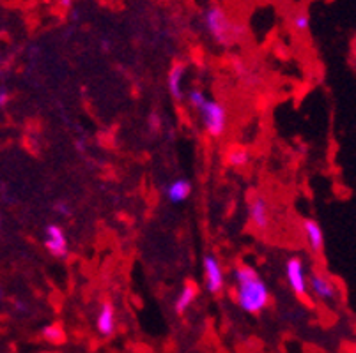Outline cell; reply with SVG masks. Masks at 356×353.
<instances>
[{"label": "cell", "mask_w": 356, "mask_h": 353, "mask_svg": "<svg viewBox=\"0 0 356 353\" xmlns=\"http://www.w3.org/2000/svg\"><path fill=\"white\" fill-rule=\"evenodd\" d=\"M291 27L294 28V32L298 34H303V32L309 31L310 27V16L305 11H300L291 18Z\"/></svg>", "instance_id": "2e32d148"}, {"label": "cell", "mask_w": 356, "mask_h": 353, "mask_svg": "<svg viewBox=\"0 0 356 353\" xmlns=\"http://www.w3.org/2000/svg\"><path fill=\"white\" fill-rule=\"evenodd\" d=\"M184 74H186V64L184 62H176L172 66V69L168 71V76H167L168 92H170V96H172L174 99H177V101L183 99Z\"/></svg>", "instance_id": "8fae6325"}, {"label": "cell", "mask_w": 356, "mask_h": 353, "mask_svg": "<svg viewBox=\"0 0 356 353\" xmlns=\"http://www.w3.org/2000/svg\"><path fill=\"white\" fill-rule=\"evenodd\" d=\"M41 334H43V338L47 339L48 343H54V345H59V343L66 341L64 329L59 325V323H51V325H47Z\"/></svg>", "instance_id": "9a60e30c"}, {"label": "cell", "mask_w": 356, "mask_h": 353, "mask_svg": "<svg viewBox=\"0 0 356 353\" xmlns=\"http://www.w3.org/2000/svg\"><path fill=\"white\" fill-rule=\"evenodd\" d=\"M302 230L310 251L321 252L323 248H325V232H323V226L316 219H305L302 225Z\"/></svg>", "instance_id": "30bf717a"}, {"label": "cell", "mask_w": 356, "mask_h": 353, "mask_svg": "<svg viewBox=\"0 0 356 353\" xmlns=\"http://www.w3.org/2000/svg\"><path fill=\"white\" fill-rule=\"evenodd\" d=\"M206 101H208V97H206V94H204L202 90H192V92L188 94V103L192 108L200 110V106Z\"/></svg>", "instance_id": "e0dca14e"}, {"label": "cell", "mask_w": 356, "mask_h": 353, "mask_svg": "<svg viewBox=\"0 0 356 353\" xmlns=\"http://www.w3.org/2000/svg\"><path fill=\"white\" fill-rule=\"evenodd\" d=\"M147 126H149V129H151V131H153V132L160 131V129H161V117H160V113H158V112L151 113V115H149Z\"/></svg>", "instance_id": "d6986e66"}, {"label": "cell", "mask_w": 356, "mask_h": 353, "mask_svg": "<svg viewBox=\"0 0 356 353\" xmlns=\"http://www.w3.org/2000/svg\"><path fill=\"white\" fill-rule=\"evenodd\" d=\"M54 210H55V214L64 216V218H71V216H73V210H71L70 203H66V202H57L54 205Z\"/></svg>", "instance_id": "ac0fdd59"}, {"label": "cell", "mask_w": 356, "mask_h": 353, "mask_svg": "<svg viewBox=\"0 0 356 353\" xmlns=\"http://www.w3.org/2000/svg\"><path fill=\"white\" fill-rule=\"evenodd\" d=\"M0 223H2V216H0Z\"/></svg>", "instance_id": "7402d4cb"}, {"label": "cell", "mask_w": 356, "mask_h": 353, "mask_svg": "<svg viewBox=\"0 0 356 353\" xmlns=\"http://www.w3.org/2000/svg\"><path fill=\"white\" fill-rule=\"evenodd\" d=\"M236 304L248 315H259L271 302L270 288L254 267L239 264L234 270Z\"/></svg>", "instance_id": "6da1fadb"}, {"label": "cell", "mask_w": 356, "mask_h": 353, "mask_svg": "<svg viewBox=\"0 0 356 353\" xmlns=\"http://www.w3.org/2000/svg\"><path fill=\"white\" fill-rule=\"evenodd\" d=\"M248 218H250V223L257 230H268L270 226V207H268L266 198L262 196H255L254 200L248 205Z\"/></svg>", "instance_id": "9c48e42d"}, {"label": "cell", "mask_w": 356, "mask_h": 353, "mask_svg": "<svg viewBox=\"0 0 356 353\" xmlns=\"http://www.w3.org/2000/svg\"><path fill=\"white\" fill-rule=\"evenodd\" d=\"M59 4L63 9H71V6H73V0H59Z\"/></svg>", "instance_id": "44dd1931"}, {"label": "cell", "mask_w": 356, "mask_h": 353, "mask_svg": "<svg viewBox=\"0 0 356 353\" xmlns=\"http://www.w3.org/2000/svg\"><path fill=\"white\" fill-rule=\"evenodd\" d=\"M96 330L102 338H112L118 330V315H115V307L110 300H105L102 304L96 316Z\"/></svg>", "instance_id": "ba28073f"}, {"label": "cell", "mask_w": 356, "mask_h": 353, "mask_svg": "<svg viewBox=\"0 0 356 353\" xmlns=\"http://www.w3.org/2000/svg\"><path fill=\"white\" fill-rule=\"evenodd\" d=\"M165 194H167L168 202L181 203L184 200H188V196L192 194V184L186 179H177L168 184L167 189H165Z\"/></svg>", "instance_id": "4fadbf2b"}, {"label": "cell", "mask_w": 356, "mask_h": 353, "mask_svg": "<svg viewBox=\"0 0 356 353\" xmlns=\"http://www.w3.org/2000/svg\"><path fill=\"white\" fill-rule=\"evenodd\" d=\"M200 119H202V124L206 132H208L211 138H222L227 131V110L223 106V103L213 101V99H208L200 106Z\"/></svg>", "instance_id": "3957f363"}, {"label": "cell", "mask_w": 356, "mask_h": 353, "mask_svg": "<svg viewBox=\"0 0 356 353\" xmlns=\"http://www.w3.org/2000/svg\"><path fill=\"white\" fill-rule=\"evenodd\" d=\"M197 295H199V288H197L195 283L184 284L183 290L179 291V295L174 300V311H176V315H184V313L193 306Z\"/></svg>", "instance_id": "7c38bea8"}, {"label": "cell", "mask_w": 356, "mask_h": 353, "mask_svg": "<svg viewBox=\"0 0 356 353\" xmlns=\"http://www.w3.org/2000/svg\"><path fill=\"white\" fill-rule=\"evenodd\" d=\"M9 103V92L6 89H0V108H4Z\"/></svg>", "instance_id": "ffe728a7"}, {"label": "cell", "mask_w": 356, "mask_h": 353, "mask_svg": "<svg viewBox=\"0 0 356 353\" xmlns=\"http://www.w3.org/2000/svg\"><path fill=\"white\" fill-rule=\"evenodd\" d=\"M204 25L208 28L213 41L218 44L232 43L243 32V28L238 24H234L225 12V9L220 8V6H211L208 11L204 12Z\"/></svg>", "instance_id": "7a4b0ae2"}, {"label": "cell", "mask_w": 356, "mask_h": 353, "mask_svg": "<svg viewBox=\"0 0 356 353\" xmlns=\"http://www.w3.org/2000/svg\"><path fill=\"white\" fill-rule=\"evenodd\" d=\"M286 276L291 290H293L298 297L305 299V297L309 295V286H307V277L309 276H307L305 265H303V261L300 260V258L293 257L287 260Z\"/></svg>", "instance_id": "5b68a950"}, {"label": "cell", "mask_w": 356, "mask_h": 353, "mask_svg": "<svg viewBox=\"0 0 356 353\" xmlns=\"http://www.w3.org/2000/svg\"><path fill=\"white\" fill-rule=\"evenodd\" d=\"M44 248L48 249L51 257L66 258L70 252V244H67L66 232L59 225H48L44 228Z\"/></svg>", "instance_id": "52a82bcc"}, {"label": "cell", "mask_w": 356, "mask_h": 353, "mask_svg": "<svg viewBox=\"0 0 356 353\" xmlns=\"http://www.w3.org/2000/svg\"><path fill=\"white\" fill-rule=\"evenodd\" d=\"M307 286L309 291L312 293L316 299H319L321 302H335L337 299V286L333 284L332 279L321 274V272H312L309 277H307Z\"/></svg>", "instance_id": "8992f818"}, {"label": "cell", "mask_w": 356, "mask_h": 353, "mask_svg": "<svg viewBox=\"0 0 356 353\" xmlns=\"http://www.w3.org/2000/svg\"><path fill=\"white\" fill-rule=\"evenodd\" d=\"M225 160H227L229 166L245 168L250 163V150L243 145H231L227 154H225Z\"/></svg>", "instance_id": "5bb4252c"}, {"label": "cell", "mask_w": 356, "mask_h": 353, "mask_svg": "<svg viewBox=\"0 0 356 353\" xmlns=\"http://www.w3.org/2000/svg\"><path fill=\"white\" fill-rule=\"evenodd\" d=\"M204 267V283H206V290L211 295H218L222 293L223 286H225V274L220 265V260L213 255H206L202 261Z\"/></svg>", "instance_id": "277c9868"}]
</instances>
